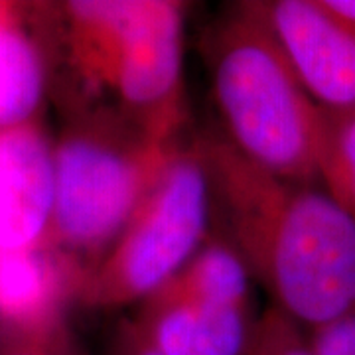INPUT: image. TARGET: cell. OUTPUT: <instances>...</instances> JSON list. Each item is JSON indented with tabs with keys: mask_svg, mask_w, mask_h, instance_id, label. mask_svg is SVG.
Returning <instances> with one entry per match:
<instances>
[{
	"mask_svg": "<svg viewBox=\"0 0 355 355\" xmlns=\"http://www.w3.org/2000/svg\"><path fill=\"white\" fill-rule=\"evenodd\" d=\"M225 140L275 176L318 184L320 107L251 2H237L203 40Z\"/></svg>",
	"mask_w": 355,
	"mask_h": 355,
	"instance_id": "3",
	"label": "cell"
},
{
	"mask_svg": "<svg viewBox=\"0 0 355 355\" xmlns=\"http://www.w3.org/2000/svg\"><path fill=\"white\" fill-rule=\"evenodd\" d=\"M211 214L282 314L306 331L355 312V217L324 186L275 176L223 135L196 139Z\"/></svg>",
	"mask_w": 355,
	"mask_h": 355,
	"instance_id": "1",
	"label": "cell"
},
{
	"mask_svg": "<svg viewBox=\"0 0 355 355\" xmlns=\"http://www.w3.org/2000/svg\"><path fill=\"white\" fill-rule=\"evenodd\" d=\"M251 280L249 266L225 237H207L162 288L203 304L251 308Z\"/></svg>",
	"mask_w": 355,
	"mask_h": 355,
	"instance_id": "11",
	"label": "cell"
},
{
	"mask_svg": "<svg viewBox=\"0 0 355 355\" xmlns=\"http://www.w3.org/2000/svg\"><path fill=\"white\" fill-rule=\"evenodd\" d=\"M318 107L355 111V26L324 0H251Z\"/></svg>",
	"mask_w": 355,
	"mask_h": 355,
	"instance_id": "6",
	"label": "cell"
},
{
	"mask_svg": "<svg viewBox=\"0 0 355 355\" xmlns=\"http://www.w3.org/2000/svg\"><path fill=\"white\" fill-rule=\"evenodd\" d=\"M113 355H158L156 352H153L148 345L140 342L139 338L128 330L127 324L123 326L121 330V336L116 338V343H114V352Z\"/></svg>",
	"mask_w": 355,
	"mask_h": 355,
	"instance_id": "16",
	"label": "cell"
},
{
	"mask_svg": "<svg viewBox=\"0 0 355 355\" xmlns=\"http://www.w3.org/2000/svg\"><path fill=\"white\" fill-rule=\"evenodd\" d=\"M53 200V139L44 119L0 130V253L46 249Z\"/></svg>",
	"mask_w": 355,
	"mask_h": 355,
	"instance_id": "7",
	"label": "cell"
},
{
	"mask_svg": "<svg viewBox=\"0 0 355 355\" xmlns=\"http://www.w3.org/2000/svg\"><path fill=\"white\" fill-rule=\"evenodd\" d=\"M180 146L182 140L156 137L109 103L69 109L53 140L55 200L46 249L64 254L87 279Z\"/></svg>",
	"mask_w": 355,
	"mask_h": 355,
	"instance_id": "2",
	"label": "cell"
},
{
	"mask_svg": "<svg viewBox=\"0 0 355 355\" xmlns=\"http://www.w3.org/2000/svg\"><path fill=\"white\" fill-rule=\"evenodd\" d=\"M172 6L174 0L58 2V65L71 79L69 109L105 103L123 55Z\"/></svg>",
	"mask_w": 355,
	"mask_h": 355,
	"instance_id": "5",
	"label": "cell"
},
{
	"mask_svg": "<svg viewBox=\"0 0 355 355\" xmlns=\"http://www.w3.org/2000/svg\"><path fill=\"white\" fill-rule=\"evenodd\" d=\"M0 355H81L65 316L30 326H0Z\"/></svg>",
	"mask_w": 355,
	"mask_h": 355,
	"instance_id": "13",
	"label": "cell"
},
{
	"mask_svg": "<svg viewBox=\"0 0 355 355\" xmlns=\"http://www.w3.org/2000/svg\"><path fill=\"white\" fill-rule=\"evenodd\" d=\"M324 4L347 24L355 26V0H324Z\"/></svg>",
	"mask_w": 355,
	"mask_h": 355,
	"instance_id": "17",
	"label": "cell"
},
{
	"mask_svg": "<svg viewBox=\"0 0 355 355\" xmlns=\"http://www.w3.org/2000/svg\"><path fill=\"white\" fill-rule=\"evenodd\" d=\"M247 355H314L308 331L277 308H268L257 322Z\"/></svg>",
	"mask_w": 355,
	"mask_h": 355,
	"instance_id": "14",
	"label": "cell"
},
{
	"mask_svg": "<svg viewBox=\"0 0 355 355\" xmlns=\"http://www.w3.org/2000/svg\"><path fill=\"white\" fill-rule=\"evenodd\" d=\"M314 355H355V312L308 331Z\"/></svg>",
	"mask_w": 355,
	"mask_h": 355,
	"instance_id": "15",
	"label": "cell"
},
{
	"mask_svg": "<svg viewBox=\"0 0 355 355\" xmlns=\"http://www.w3.org/2000/svg\"><path fill=\"white\" fill-rule=\"evenodd\" d=\"M58 69V2L0 0V130L44 119Z\"/></svg>",
	"mask_w": 355,
	"mask_h": 355,
	"instance_id": "8",
	"label": "cell"
},
{
	"mask_svg": "<svg viewBox=\"0 0 355 355\" xmlns=\"http://www.w3.org/2000/svg\"><path fill=\"white\" fill-rule=\"evenodd\" d=\"M211 217L209 176L193 140L178 148L156 188L87 275L77 302L111 310L146 300L205 243Z\"/></svg>",
	"mask_w": 355,
	"mask_h": 355,
	"instance_id": "4",
	"label": "cell"
},
{
	"mask_svg": "<svg viewBox=\"0 0 355 355\" xmlns=\"http://www.w3.org/2000/svg\"><path fill=\"white\" fill-rule=\"evenodd\" d=\"M85 275L51 249L0 253V326H30L65 316Z\"/></svg>",
	"mask_w": 355,
	"mask_h": 355,
	"instance_id": "10",
	"label": "cell"
},
{
	"mask_svg": "<svg viewBox=\"0 0 355 355\" xmlns=\"http://www.w3.org/2000/svg\"><path fill=\"white\" fill-rule=\"evenodd\" d=\"M259 318L253 308H223L156 291L127 328L158 355H247Z\"/></svg>",
	"mask_w": 355,
	"mask_h": 355,
	"instance_id": "9",
	"label": "cell"
},
{
	"mask_svg": "<svg viewBox=\"0 0 355 355\" xmlns=\"http://www.w3.org/2000/svg\"><path fill=\"white\" fill-rule=\"evenodd\" d=\"M318 180L355 217V111L340 113L320 107Z\"/></svg>",
	"mask_w": 355,
	"mask_h": 355,
	"instance_id": "12",
	"label": "cell"
}]
</instances>
